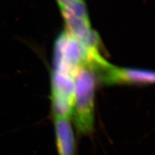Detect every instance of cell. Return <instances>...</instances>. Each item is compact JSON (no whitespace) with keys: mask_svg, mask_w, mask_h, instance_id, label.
Segmentation results:
<instances>
[{"mask_svg":"<svg viewBox=\"0 0 155 155\" xmlns=\"http://www.w3.org/2000/svg\"><path fill=\"white\" fill-rule=\"evenodd\" d=\"M96 77L88 66L81 68L75 79L73 118L78 137H91L95 129Z\"/></svg>","mask_w":155,"mask_h":155,"instance_id":"cell-1","label":"cell"},{"mask_svg":"<svg viewBox=\"0 0 155 155\" xmlns=\"http://www.w3.org/2000/svg\"><path fill=\"white\" fill-rule=\"evenodd\" d=\"M60 11L65 25V30L82 45L89 58L100 54L101 39L92 28L84 0L59 4Z\"/></svg>","mask_w":155,"mask_h":155,"instance_id":"cell-2","label":"cell"},{"mask_svg":"<svg viewBox=\"0 0 155 155\" xmlns=\"http://www.w3.org/2000/svg\"><path fill=\"white\" fill-rule=\"evenodd\" d=\"M95 75L105 86H148L155 84V71L139 68L120 67L108 63L102 55L90 65Z\"/></svg>","mask_w":155,"mask_h":155,"instance_id":"cell-3","label":"cell"},{"mask_svg":"<svg viewBox=\"0 0 155 155\" xmlns=\"http://www.w3.org/2000/svg\"><path fill=\"white\" fill-rule=\"evenodd\" d=\"M88 62V52L76 39L65 30L58 35L54 43L53 71L75 78Z\"/></svg>","mask_w":155,"mask_h":155,"instance_id":"cell-4","label":"cell"},{"mask_svg":"<svg viewBox=\"0 0 155 155\" xmlns=\"http://www.w3.org/2000/svg\"><path fill=\"white\" fill-rule=\"evenodd\" d=\"M75 77L57 71L51 73V111L53 118L71 119L75 95Z\"/></svg>","mask_w":155,"mask_h":155,"instance_id":"cell-5","label":"cell"},{"mask_svg":"<svg viewBox=\"0 0 155 155\" xmlns=\"http://www.w3.org/2000/svg\"><path fill=\"white\" fill-rule=\"evenodd\" d=\"M71 119L53 118L58 155L76 154V138Z\"/></svg>","mask_w":155,"mask_h":155,"instance_id":"cell-6","label":"cell"},{"mask_svg":"<svg viewBox=\"0 0 155 155\" xmlns=\"http://www.w3.org/2000/svg\"><path fill=\"white\" fill-rule=\"evenodd\" d=\"M56 1H57L58 5H59V4H67L72 2L77 1V0H56Z\"/></svg>","mask_w":155,"mask_h":155,"instance_id":"cell-7","label":"cell"}]
</instances>
